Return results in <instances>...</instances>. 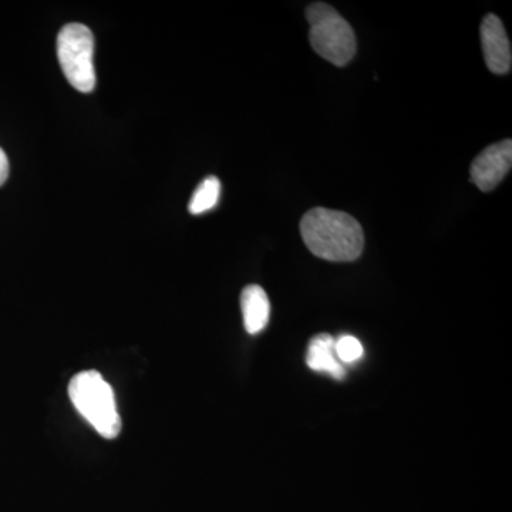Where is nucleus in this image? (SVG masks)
I'll return each instance as SVG.
<instances>
[{
  "label": "nucleus",
  "mask_w": 512,
  "mask_h": 512,
  "mask_svg": "<svg viewBox=\"0 0 512 512\" xmlns=\"http://www.w3.org/2000/svg\"><path fill=\"white\" fill-rule=\"evenodd\" d=\"M221 183L217 177L210 175L197 188L192 194L190 204H188V211L192 215L204 214V212L214 210L220 201Z\"/></svg>",
  "instance_id": "1a4fd4ad"
},
{
  "label": "nucleus",
  "mask_w": 512,
  "mask_h": 512,
  "mask_svg": "<svg viewBox=\"0 0 512 512\" xmlns=\"http://www.w3.org/2000/svg\"><path fill=\"white\" fill-rule=\"evenodd\" d=\"M301 235L313 255L330 262H352L362 255V225L346 212L313 208L301 220Z\"/></svg>",
  "instance_id": "f257e3e1"
},
{
  "label": "nucleus",
  "mask_w": 512,
  "mask_h": 512,
  "mask_svg": "<svg viewBox=\"0 0 512 512\" xmlns=\"http://www.w3.org/2000/svg\"><path fill=\"white\" fill-rule=\"evenodd\" d=\"M241 309L249 335H258L266 328L271 316V303L262 286L248 285L244 288L241 293Z\"/></svg>",
  "instance_id": "0eeeda50"
},
{
  "label": "nucleus",
  "mask_w": 512,
  "mask_h": 512,
  "mask_svg": "<svg viewBox=\"0 0 512 512\" xmlns=\"http://www.w3.org/2000/svg\"><path fill=\"white\" fill-rule=\"evenodd\" d=\"M9 177V160L5 151L0 148V187L6 183Z\"/></svg>",
  "instance_id": "9b49d317"
},
{
  "label": "nucleus",
  "mask_w": 512,
  "mask_h": 512,
  "mask_svg": "<svg viewBox=\"0 0 512 512\" xmlns=\"http://www.w3.org/2000/svg\"><path fill=\"white\" fill-rule=\"evenodd\" d=\"M512 165V141L504 140L485 148L471 164V181L481 191L494 190L505 175L510 173Z\"/></svg>",
  "instance_id": "39448f33"
},
{
  "label": "nucleus",
  "mask_w": 512,
  "mask_h": 512,
  "mask_svg": "<svg viewBox=\"0 0 512 512\" xmlns=\"http://www.w3.org/2000/svg\"><path fill=\"white\" fill-rule=\"evenodd\" d=\"M481 43L485 63L495 74H507L511 70V43L503 22L495 15L485 16L481 23Z\"/></svg>",
  "instance_id": "423d86ee"
},
{
  "label": "nucleus",
  "mask_w": 512,
  "mask_h": 512,
  "mask_svg": "<svg viewBox=\"0 0 512 512\" xmlns=\"http://www.w3.org/2000/svg\"><path fill=\"white\" fill-rule=\"evenodd\" d=\"M306 365L313 372L326 373L338 380H342L346 375L342 363L336 357L335 339L325 333L315 336L309 342Z\"/></svg>",
  "instance_id": "6e6552de"
},
{
  "label": "nucleus",
  "mask_w": 512,
  "mask_h": 512,
  "mask_svg": "<svg viewBox=\"0 0 512 512\" xmlns=\"http://www.w3.org/2000/svg\"><path fill=\"white\" fill-rule=\"evenodd\" d=\"M335 353L340 363H355L362 359L363 346L355 336H340L335 340Z\"/></svg>",
  "instance_id": "9d476101"
},
{
  "label": "nucleus",
  "mask_w": 512,
  "mask_h": 512,
  "mask_svg": "<svg viewBox=\"0 0 512 512\" xmlns=\"http://www.w3.org/2000/svg\"><path fill=\"white\" fill-rule=\"evenodd\" d=\"M57 57L67 82L82 93L96 87L94 37L92 30L80 23H70L57 36Z\"/></svg>",
  "instance_id": "20e7f679"
},
{
  "label": "nucleus",
  "mask_w": 512,
  "mask_h": 512,
  "mask_svg": "<svg viewBox=\"0 0 512 512\" xmlns=\"http://www.w3.org/2000/svg\"><path fill=\"white\" fill-rule=\"evenodd\" d=\"M309 22V42L323 59L346 66L356 55V36L348 20L328 3H312L306 9Z\"/></svg>",
  "instance_id": "7ed1b4c3"
},
{
  "label": "nucleus",
  "mask_w": 512,
  "mask_h": 512,
  "mask_svg": "<svg viewBox=\"0 0 512 512\" xmlns=\"http://www.w3.org/2000/svg\"><path fill=\"white\" fill-rule=\"evenodd\" d=\"M69 397L77 412L101 437L116 439L121 431L113 389L96 370L77 373L69 383Z\"/></svg>",
  "instance_id": "f03ea898"
}]
</instances>
